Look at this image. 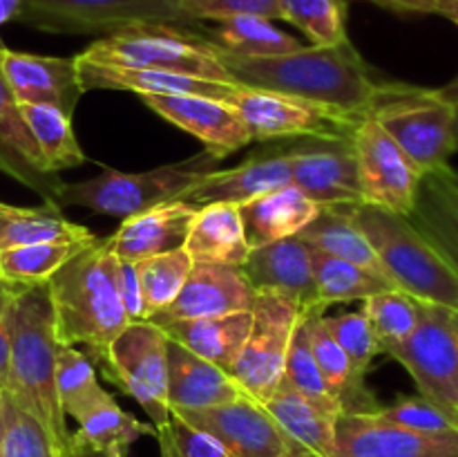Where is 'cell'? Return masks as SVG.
I'll use <instances>...</instances> for the list:
<instances>
[{
	"instance_id": "obj_1",
	"label": "cell",
	"mask_w": 458,
	"mask_h": 457,
	"mask_svg": "<svg viewBox=\"0 0 458 457\" xmlns=\"http://www.w3.org/2000/svg\"><path fill=\"white\" fill-rule=\"evenodd\" d=\"M217 56L235 85L291 94L352 116L367 115L378 83L352 40L334 47L304 45L280 56H237L217 47Z\"/></svg>"
},
{
	"instance_id": "obj_2",
	"label": "cell",
	"mask_w": 458,
	"mask_h": 457,
	"mask_svg": "<svg viewBox=\"0 0 458 457\" xmlns=\"http://www.w3.org/2000/svg\"><path fill=\"white\" fill-rule=\"evenodd\" d=\"M9 379L4 394L40 421L65 455L72 433L56 392L54 312L47 282L12 287L9 294Z\"/></svg>"
},
{
	"instance_id": "obj_3",
	"label": "cell",
	"mask_w": 458,
	"mask_h": 457,
	"mask_svg": "<svg viewBox=\"0 0 458 457\" xmlns=\"http://www.w3.org/2000/svg\"><path fill=\"white\" fill-rule=\"evenodd\" d=\"M58 343L83 345L103 361L112 341L130 325L116 287L110 236L97 237L47 280Z\"/></svg>"
},
{
	"instance_id": "obj_4",
	"label": "cell",
	"mask_w": 458,
	"mask_h": 457,
	"mask_svg": "<svg viewBox=\"0 0 458 457\" xmlns=\"http://www.w3.org/2000/svg\"><path fill=\"white\" fill-rule=\"evenodd\" d=\"M352 213L396 289L458 312L456 269L410 218L371 204L352 206Z\"/></svg>"
},
{
	"instance_id": "obj_5",
	"label": "cell",
	"mask_w": 458,
	"mask_h": 457,
	"mask_svg": "<svg viewBox=\"0 0 458 457\" xmlns=\"http://www.w3.org/2000/svg\"><path fill=\"white\" fill-rule=\"evenodd\" d=\"M367 115L401 146L423 175L450 166L456 103L441 88L378 81Z\"/></svg>"
},
{
	"instance_id": "obj_6",
	"label": "cell",
	"mask_w": 458,
	"mask_h": 457,
	"mask_svg": "<svg viewBox=\"0 0 458 457\" xmlns=\"http://www.w3.org/2000/svg\"><path fill=\"white\" fill-rule=\"evenodd\" d=\"M76 58L92 65L170 72L235 85L219 61L217 47L201 31L174 25L123 27L94 40Z\"/></svg>"
},
{
	"instance_id": "obj_7",
	"label": "cell",
	"mask_w": 458,
	"mask_h": 457,
	"mask_svg": "<svg viewBox=\"0 0 458 457\" xmlns=\"http://www.w3.org/2000/svg\"><path fill=\"white\" fill-rule=\"evenodd\" d=\"M219 160L208 151L183 161L157 166L139 173L103 168L101 175L83 182H63L58 206H85L92 213L130 218L141 211L179 200L197 179L217 170Z\"/></svg>"
},
{
	"instance_id": "obj_8",
	"label": "cell",
	"mask_w": 458,
	"mask_h": 457,
	"mask_svg": "<svg viewBox=\"0 0 458 457\" xmlns=\"http://www.w3.org/2000/svg\"><path fill=\"white\" fill-rule=\"evenodd\" d=\"M16 21L49 34H112L132 25H174L201 31L182 0H21Z\"/></svg>"
},
{
	"instance_id": "obj_9",
	"label": "cell",
	"mask_w": 458,
	"mask_h": 457,
	"mask_svg": "<svg viewBox=\"0 0 458 457\" xmlns=\"http://www.w3.org/2000/svg\"><path fill=\"white\" fill-rule=\"evenodd\" d=\"M389 357L414 379L428 397L456 421L458 415V325L454 309L420 303L419 325ZM458 426V424H456Z\"/></svg>"
},
{
	"instance_id": "obj_10",
	"label": "cell",
	"mask_w": 458,
	"mask_h": 457,
	"mask_svg": "<svg viewBox=\"0 0 458 457\" xmlns=\"http://www.w3.org/2000/svg\"><path fill=\"white\" fill-rule=\"evenodd\" d=\"M168 336L150 321L130 323L110 343L103 367L123 392L150 417L155 428L168 424Z\"/></svg>"
},
{
	"instance_id": "obj_11",
	"label": "cell",
	"mask_w": 458,
	"mask_h": 457,
	"mask_svg": "<svg viewBox=\"0 0 458 457\" xmlns=\"http://www.w3.org/2000/svg\"><path fill=\"white\" fill-rule=\"evenodd\" d=\"M249 128L253 142H277L300 137H352L362 116L344 115L334 108L271 92V90L237 85L226 99Z\"/></svg>"
},
{
	"instance_id": "obj_12",
	"label": "cell",
	"mask_w": 458,
	"mask_h": 457,
	"mask_svg": "<svg viewBox=\"0 0 458 457\" xmlns=\"http://www.w3.org/2000/svg\"><path fill=\"white\" fill-rule=\"evenodd\" d=\"M250 314L249 336L228 375L246 397L264 403L280 385L291 336L302 312L280 296L258 294Z\"/></svg>"
},
{
	"instance_id": "obj_13",
	"label": "cell",
	"mask_w": 458,
	"mask_h": 457,
	"mask_svg": "<svg viewBox=\"0 0 458 457\" xmlns=\"http://www.w3.org/2000/svg\"><path fill=\"white\" fill-rule=\"evenodd\" d=\"M352 143L358 161L362 204L410 218L423 182V173L414 161L369 115L356 124Z\"/></svg>"
},
{
	"instance_id": "obj_14",
	"label": "cell",
	"mask_w": 458,
	"mask_h": 457,
	"mask_svg": "<svg viewBox=\"0 0 458 457\" xmlns=\"http://www.w3.org/2000/svg\"><path fill=\"white\" fill-rule=\"evenodd\" d=\"M174 415L217 439L228 457H318L291 437L264 403L246 394L226 406L182 410Z\"/></svg>"
},
{
	"instance_id": "obj_15",
	"label": "cell",
	"mask_w": 458,
	"mask_h": 457,
	"mask_svg": "<svg viewBox=\"0 0 458 457\" xmlns=\"http://www.w3.org/2000/svg\"><path fill=\"white\" fill-rule=\"evenodd\" d=\"M291 184L318 206L362 204L352 137L284 139Z\"/></svg>"
},
{
	"instance_id": "obj_16",
	"label": "cell",
	"mask_w": 458,
	"mask_h": 457,
	"mask_svg": "<svg viewBox=\"0 0 458 457\" xmlns=\"http://www.w3.org/2000/svg\"><path fill=\"white\" fill-rule=\"evenodd\" d=\"M331 457H458V430L419 433L371 415H340Z\"/></svg>"
},
{
	"instance_id": "obj_17",
	"label": "cell",
	"mask_w": 458,
	"mask_h": 457,
	"mask_svg": "<svg viewBox=\"0 0 458 457\" xmlns=\"http://www.w3.org/2000/svg\"><path fill=\"white\" fill-rule=\"evenodd\" d=\"M141 101L161 119L199 139L204 151L219 161L253 143L240 112L222 99L199 94H143Z\"/></svg>"
},
{
	"instance_id": "obj_18",
	"label": "cell",
	"mask_w": 458,
	"mask_h": 457,
	"mask_svg": "<svg viewBox=\"0 0 458 457\" xmlns=\"http://www.w3.org/2000/svg\"><path fill=\"white\" fill-rule=\"evenodd\" d=\"M255 298H258V291L250 287L240 267L195 263L177 298L161 312L152 314L148 321L161 327L174 321L250 312Z\"/></svg>"
},
{
	"instance_id": "obj_19",
	"label": "cell",
	"mask_w": 458,
	"mask_h": 457,
	"mask_svg": "<svg viewBox=\"0 0 458 457\" xmlns=\"http://www.w3.org/2000/svg\"><path fill=\"white\" fill-rule=\"evenodd\" d=\"M240 269L258 294L280 296L300 312H322L309 245L295 236L250 249Z\"/></svg>"
},
{
	"instance_id": "obj_20",
	"label": "cell",
	"mask_w": 458,
	"mask_h": 457,
	"mask_svg": "<svg viewBox=\"0 0 458 457\" xmlns=\"http://www.w3.org/2000/svg\"><path fill=\"white\" fill-rule=\"evenodd\" d=\"M0 70L18 103H43L72 116L85 94L76 56H38L3 47Z\"/></svg>"
},
{
	"instance_id": "obj_21",
	"label": "cell",
	"mask_w": 458,
	"mask_h": 457,
	"mask_svg": "<svg viewBox=\"0 0 458 457\" xmlns=\"http://www.w3.org/2000/svg\"><path fill=\"white\" fill-rule=\"evenodd\" d=\"M291 184V166L286 157V148L282 143L273 151H259L246 157L242 164L226 170H213L197 179L179 200L188 202L192 206L217 204H244L262 193L273 191Z\"/></svg>"
},
{
	"instance_id": "obj_22",
	"label": "cell",
	"mask_w": 458,
	"mask_h": 457,
	"mask_svg": "<svg viewBox=\"0 0 458 457\" xmlns=\"http://www.w3.org/2000/svg\"><path fill=\"white\" fill-rule=\"evenodd\" d=\"M0 173L31 188L43 200V204L61 211L58 193L63 188V179L45 164L34 137L22 121L21 106L9 90L3 70H0Z\"/></svg>"
},
{
	"instance_id": "obj_23",
	"label": "cell",
	"mask_w": 458,
	"mask_h": 457,
	"mask_svg": "<svg viewBox=\"0 0 458 457\" xmlns=\"http://www.w3.org/2000/svg\"><path fill=\"white\" fill-rule=\"evenodd\" d=\"M199 206L174 200L121 220L110 236L114 255L123 263H139L165 251L182 249Z\"/></svg>"
},
{
	"instance_id": "obj_24",
	"label": "cell",
	"mask_w": 458,
	"mask_h": 457,
	"mask_svg": "<svg viewBox=\"0 0 458 457\" xmlns=\"http://www.w3.org/2000/svg\"><path fill=\"white\" fill-rule=\"evenodd\" d=\"M168 406L170 412L226 406L244 397L231 375L215 363L168 339Z\"/></svg>"
},
{
	"instance_id": "obj_25",
	"label": "cell",
	"mask_w": 458,
	"mask_h": 457,
	"mask_svg": "<svg viewBox=\"0 0 458 457\" xmlns=\"http://www.w3.org/2000/svg\"><path fill=\"white\" fill-rule=\"evenodd\" d=\"M320 206L309 200L295 184L273 188L240 204L242 227L250 249L293 237L318 215Z\"/></svg>"
},
{
	"instance_id": "obj_26",
	"label": "cell",
	"mask_w": 458,
	"mask_h": 457,
	"mask_svg": "<svg viewBox=\"0 0 458 457\" xmlns=\"http://www.w3.org/2000/svg\"><path fill=\"white\" fill-rule=\"evenodd\" d=\"M76 65H79V79L85 92L89 90H125V92H137L139 97L143 94H199V97L226 101L228 94L237 88V85L170 74V72L92 65V63H83L79 58H76Z\"/></svg>"
},
{
	"instance_id": "obj_27",
	"label": "cell",
	"mask_w": 458,
	"mask_h": 457,
	"mask_svg": "<svg viewBox=\"0 0 458 457\" xmlns=\"http://www.w3.org/2000/svg\"><path fill=\"white\" fill-rule=\"evenodd\" d=\"M183 249L195 263L242 267L249 258L250 246L242 227L240 206L226 202L199 206Z\"/></svg>"
},
{
	"instance_id": "obj_28",
	"label": "cell",
	"mask_w": 458,
	"mask_h": 457,
	"mask_svg": "<svg viewBox=\"0 0 458 457\" xmlns=\"http://www.w3.org/2000/svg\"><path fill=\"white\" fill-rule=\"evenodd\" d=\"M311 349L322 372L327 388L338 401L343 415H371L383 403L365 384V375L356 370L325 325V312H313L309 318Z\"/></svg>"
},
{
	"instance_id": "obj_29",
	"label": "cell",
	"mask_w": 458,
	"mask_h": 457,
	"mask_svg": "<svg viewBox=\"0 0 458 457\" xmlns=\"http://www.w3.org/2000/svg\"><path fill=\"white\" fill-rule=\"evenodd\" d=\"M410 220L458 273V182L452 166L423 175Z\"/></svg>"
},
{
	"instance_id": "obj_30",
	"label": "cell",
	"mask_w": 458,
	"mask_h": 457,
	"mask_svg": "<svg viewBox=\"0 0 458 457\" xmlns=\"http://www.w3.org/2000/svg\"><path fill=\"white\" fill-rule=\"evenodd\" d=\"M250 323H253V314L235 312L226 314V316L174 321L168 325H161V330L182 348L191 349L197 357L231 372L233 363L237 361L242 345L249 336Z\"/></svg>"
},
{
	"instance_id": "obj_31",
	"label": "cell",
	"mask_w": 458,
	"mask_h": 457,
	"mask_svg": "<svg viewBox=\"0 0 458 457\" xmlns=\"http://www.w3.org/2000/svg\"><path fill=\"white\" fill-rule=\"evenodd\" d=\"M295 237L307 242L313 249L322 251V254L347 260V263L358 264V267L367 269L376 276L387 278L374 246H371V242L367 240V236L353 220L352 206H320L316 218Z\"/></svg>"
},
{
	"instance_id": "obj_32",
	"label": "cell",
	"mask_w": 458,
	"mask_h": 457,
	"mask_svg": "<svg viewBox=\"0 0 458 457\" xmlns=\"http://www.w3.org/2000/svg\"><path fill=\"white\" fill-rule=\"evenodd\" d=\"M264 408L276 417L277 424L293 439L316 453L318 457H331L335 444V419L338 417L322 410L300 392L280 381L276 392L264 401Z\"/></svg>"
},
{
	"instance_id": "obj_33",
	"label": "cell",
	"mask_w": 458,
	"mask_h": 457,
	"mask_svg": "<svg viewBox=\"0 0 458 457\" xmlns=\"http://www.w3.org/2000/svg\"><path fill=\"white\" fill-rule=\"evenodd\" d=\"M201 34L219 49L237 56H280L304 47L295 36L286 34L262 16H233L226 21L204 22Z\"/></svg>"
},
{
	"instance_id": "obj_34",
	"label": "cell",
	"mask_w": 458,
	"mask_h": 457,
	"mask_svg": "<svg viewBox=\"0 0 458 457\" xmlns=\"http://www.w3.org/2000/svg\"><path fill=\"white\" fill-rule=\"evenodd\" d=\"M309 255H311L318 303H320L322 312H327V307H331V305H344L353 303V300L362 303L365 298H371L380 291L396 289L387 278L376 276V273L347 263V260L322 254L313 246H309Z\"/></svg>"
},
{
	"instance_id": "obj_35",
	"label": "cell",
	"mask_w": 458,
	"mask_h": 457,
	"mask_svg": "<svg viewBox=\"0 0 458 457\" xmlns=\"http://www.w3.org/2000/svg\"><path fill=\"white\" fill-rule=\"evenodd\" d=\"M76 424H79V428L72 433L76 442L88 444V446L107 453L112 457H128L130 446L137 439L157 435L155 426L139 421L137 417L125 412L112 394Z\"/></svg>"
},
{
	"instance_id": "obj_36",
	"label": "cell",
	"mask_w": 458,
	"mask_h": 457,
	"mask_svg": "<svg viewBox=\"0 0 458 457\" xmlns=\"http://www.w3.org/2000/svg\"><path fill=\"white\" fill-rule=\"evenodd\" d=\"M22 121L34 137L45 164L52 173L74 168L88 161L72 130V116L43 103H18Z\"/></svg>"
},
{
	"instance_id": "obj_37",
	"label": "cell",
	"mask_w": 458,
	"mask_h": 457,
	"mask_svg": "<svg viewBox=\"0 0 458 457\" xmlns=\"http://www.w3.org/2000/svg\"><path fill=\"white\" fill-rule=\"evenodd\" d=\"M56 392L61 410L74 421L83 419L92 408L110 397L98 384L94 363L83 349L58 343L56 349Z\"/></svg>"
},
{
	"instance_id": "obj_38",
	"label": "cell",
	"mask_w": 458,
	"mask_h": 457,
	"mask_svg": "<svg viewBox=\"0 0 458 457\" xmlns=\"http://www.w3.org/2000/svg\"><path fill=\"white\" fill-rule=\"evenodd\" d=\"M94 233L83 224L70 222L52 206H12L4 227L3 249L22 245H63V242H92Z\"/></svg>"
},
{
	"instance_id": "obj_39",
	"label": "cell",
	"mask_w": 458,
	"mask_h": 457,
	"mask_svg": "<svg viewBox=\"0 0 458 457\" xmlns=\"http://www.w3.org/2000/svg\"><path fill=\"white\" fill-rule=\"evenodd\" d=\"M88 245L89 242H63V245H22L0 249V280L7 282L9 287L47 282Z\"/></svg>"
},
{
	"instance_id": "obj_40",
	"label": "cell",
	"mask_w": 458,
	"mask_h": 457,
	"mask_svg": "<svg viewBox=\"0 0 458 457\" xmlns=\"http://www.w3.org/2000/svg\"><path fill=\"white\" fill-rule=\"evenodd\" d=\"M311 314L313 312L300 314L298 325H295L293 336H291V345H289V354H286L282 381H284L289 388H293L295 392L307 397L311 403H316L318 408L340 417L343 415V410H340L338 401H335L334 394H331L329 388H327L320 367H318L316 357H313L311 334H309V318H311Z\"/></svg>"
},
{
	"instance_id": "obj_41",
	"label": "cell",
	"mask_w": 458,
	"mask_h": 457,
	"mask_svg": "<svg viewBox=\"0 0 458 457\" xmlns=\"http://www.w3.org/2000/svg\"><path fill=\"white\" fill-rule=\"evenodd\" d=\"M360 307L365 309L367 321L374 330L380 354H387V357L398 345L405 343L419 325L420 300L401 289L380 291L362 300Z\"/></svg>"
},
{
	"instance_id": "obj_42",
	"label": "cell",
	"mask_w": 458,
	"mask_h": 457,
	"mask_svg": "<svg viewBox=\"0 0 458 457\" xmlns=\"http://www.w3.org/2000/svg\"><path fill=\"white\" fill-rule=\"evenodd\" d=\"M192 264H195V260L191 258V254L183 246L134 263L148 318L168 307L177 298Z\"/></svg>"
},
{
	"instance_id": "obj_43",
	"label": "cell",
	"mask_w": 458,
	"mask_h": 457,
	"mask_svg": "<svg viewBox=\"0 0 458 457\" xmlns=\"http://www.w3.org/2000/svg\"><path fill=\"white\" fill-rule=\"evenodd\" d=\"M282 21L307 34L311 45L334 47L347 43V4L344 0H280Z\"/></svg>"
},
{
	"instance_id": "obj_44",
	"label": "cell",
	"mask_w": 458,
	"mask_h": 457,
	"mask_svg": "<svg viewBox=\"0 0 458 457\" xmlns=\"http://www.w3.org/2000/svg\"><path fill=\"white\" fill-rule=\"evenodd\" d=\"M0 457H63L47 428L4 392H0Z\"/></svg>"
},
{
	"instance_id": "obj_45",
	"label": "cell",
	"mask_w": 458,
	"mask_h": 457,
	"mask_svg": "<svg viewBox=\"0 0 458 457\" xmlns=\"http://www.w3.org/2000/svg\"><path fill=\"white\" fill-rule=\"evenodd\" d=\"M325 325L335 343L347 354L352 366L367 376L371 363L380 354V345L367 321L365 309H352V312L331 314V316L325 314Z\"/></svg>"
},
{
	"instance_id": "obj_46",
	"label": "cell",
	"mask_w": 458,
	"mask_h": 457,
	"mask_svg": "<svg viewBox=\"0 0 458 457\" xmlns=\"http://www.w3.org/2000/svg\"><path fill=\"white\" fill-rule=\"evenodd\" d=\"M374 415L387 424L419 430V433H452V430H458L456 421L423 394H403L389 406H380Z\"/></svg>"
},
{
	"instance_id": "obj_47",
	"label": "cell",
	"mask_w": 458,
	"mask_h": 457,
	"mask_svg": "<svg viewBox=\"0 0 458 457\" xmlns=\"http://www.w3.org/2000/svg\"><path fill=\"white\" fill-rule=\"evenodd\" d=\"M155 437L161 457H228L217 439L195 428L174 412H170L168 424L157 428Z\"/></svg>"
},
{
	"instance_id": "obj_48",
	"label": "cell",
	"mask_w": 458,
	"mask_h": 457,
	"mask_svg": "<svg viewBox=\"0 0 458 457\" xmlns=\"http://www.w3.org/2000/svg\"><path fill=\"white\" fill-rule=\"evenodd\" d=\"M182 9L192 22L226 21L233 16H262L282 21L280 0H182Z\"/></svg>"
},
{
	"instance_id": "obj_49",
	"label": "cell",
	"mask_w": 458,
	"mask_h": 457,
	"mask_svg": "<svg viewBox=\"0 0 458 457\" xmlns=\"http://www.w3.org/2000/svg\"><path fill=\"white\" fill-rule=\"evenodd\" d=\"M116 287H119L121 303H123L125 312H128L130 323L148 321L146 303H143L134 263H123V260L116 258Z\"/></svg>"
},
{
	"instance_id": "obj_50",
	"label": "cell",
	"mask_w": 458,
	"mask_h": 457,
	"mask_svg": "<svg viewBox=\"0 0 458 457\" xmlns=\"http://www.w3.org/2000/svg\"><path fill=\"white\" fill-rule=\"evenodd\" d=\"M9 294H12V287L0 294V392L7 390V379H9V327H7Z\"/></svg>"
},
{
	"instance_id": "obj_51",
	"label": "cell",
	"mask_w": 458,
	"mask_h": 457,
	"mask_svg": "<svg viewBox=\"0 0 458 457\" xmlns=\"http://www.w3.org/2000/svg\"><path fill=\"white\" fill-rule=\"evenodd\" d=\"M369 3L396 13H437L443 0H369Z\"/></svg>"
},
{
	"instance_id": "obj_52",
	"label": "cell",
	"mask_w": 458,
	"mask_h": 457,
	"mask_svg": "<svg viewBox=\"0 0 458 457\" xmlns=\"http://www.w3.org/2000/svg\"><path fill=\"white\" fill-rule=\"evenodd\" d=\"M63 457H112V455H107V453L103 451H97V448L88 446V444L83 442H76V439L72 437L70 446H67L65 455Z\"/></svg>"
},
{
	"instance_id": "obj_53",
	"label": "cell",
	"mask_w": 458,
	"mask_h": 457,
	"mask_svg": "<svg viewBox=\"0 0 458 457\" xmlns=\"http://www.w3.org/2000/svg\"><path fill=\"white\" fill-rule=\"evenodd\" d=\"M18 7H21V0H0V27L7 25L9 21H16ZM0 47H4L3 39H0Z\"/></svg>"
},
{
	"instance_id": "obj_54",
	"label": "cell",
	"mask_w": 458,
	"mask_h": 457,
	"mask_svg": "<svg viewBox=\"0 0 458 457\" xmlns=\"http://www.w3.org/2000/svg\"><path fill=\"white\" fill-rule=\"evenodd\" d=\"M437 16L447 18L458 27V0H443L437 9Z\"/></svg>"
},
{
	"instance_id": "obj_55",
	"label": "cell",
	"mask_w": 458,
	"mask_h": 457,
	"mask_svg": "<svg viewBox=\"0 0 458 457\" xmlns=\"http://www.w3.org/2000/svg\"><path fill=\"white\" fill-rule=\"evenodd\" d=\"M9 213H12V204L0 202V249H3V236H4V227H7L9 222Z\"/></svg>"
},
{
	"instance_id": "obj_56",
	"label": "cell",
	"mask_w": 458,
	"mask_h": 457,
	"mask_svg": "<svg viewBox=\"0 0 458 457\" xmlns=\"http://www.w3.org/2000/svg\"><path fill=\"white\" fill-rule=\"evenodd\" d=\"M441 92L445 94L447 99H450V101H454V103H458V74L454 76V79L450 81V83H445L441 88Z\"/></svg>"
},
{
	"instance_id": "obj_57",
	"label": "cell",
	"mask_w": 458,
	"mask_h": 457,
	"mask_svg": "<svg viewBox=\"0 0 458 457\" xmlns=\"http://www.w3.org/2000/svg\"><path fill=\"white\" fill-rule=\"evenodd\" d=\"M454 146L458 151V103H456V115H454Z\"/></svg>"
},
{
	"instance_id": "obj_58",
	"label": "cell",
	"mask_w": 458,
	"mask_h": 457,
	"mask_svg": "<svg viewBox=\"0 0 458 457\" xmlns=\"http://www.w3.org/2000/svg\"><path fill=\"white\" fill-rule=\"evenodd\" d=\"M9 289V285H7V282H3V280H0V294H3V291H7Z\"/></svg>"
},
{
	"instance_id": "obj_59",
	"label": "cell",
	"mask_w": 458,
	"mask_h": 457,
	"mask_svg": "<svg viewBox=\"0 0 458 457\" xmlns=\"http://www.w3.org/2000/svg\"><path fill=\"white\" fill-rule=\"evenodd\" d=\"M452 177H454L456 182H458V170L456 168H452Z\"/></svg>"
},
{
	"instance_id": "obj_60",
	"label": "cell",
	"mask_w": 458,
	"mask_h": 457,
	"mask_svg": "<svg viewBox=\"0 0 458 457\" xmlns=\"http://www.w3.org/2000/svg\"><path fill=\"white\" fill-rule=\"evenodd\" d=\"M456 325H458V312H456ZM456 424H458V415H456Z\"/></svg>"
}]
</instances>
